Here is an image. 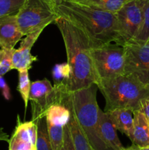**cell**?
I'll return each mask as SVG.
<instances>
[{"label":"cell","mask_w":149,"mask_h":150,"mask_svg":"<svg viewBox=\"0 0 149 150\" xmlns=\"http://www.w3.org/2000/svg\"><path fill=\"white\" fill-rule=\"evenodd\" d=\"M55 23L61 32L67 62L71 67L67 91L74 92L96 84V74L91 56L93 45L90 39L78 26L61 16H58Z\"/></svg>","instance_id":"6da1fadb"},{"label":"cell","mask_w":149,"mask_h":150,"mask_svg":"<svg viewBox=\"0 0 149 150\" xmlns=\"http://www.w3.org/2000/svg\"><path fill=\"white\" fill-rule=\"evenodd\" d=\"M58 16L67 19L78 26L90 39L93 47L109 43L123 45L118 30L115 13L71 1H64L57 6Z\"/></svg>","instance_id":"7a4b0ae2"},{"label":"cell","mask_w":149,"mask_h":150,"mask_svg":"<svg viewBox=\"0 0 149 150\" xmlns=\"http://www.w3.org/2000/svg\"><path fill=\"white\" fill-rule=\"evenodd\" d=\"M96 85L105 100V112L115 108L140 110L142 102L149 98V85L126 74L100 80Z\"/></svg>","instance_id":"3957f363"},{"label":"cell","mask_w":149,"mask_h":150,"mask_svg":"<svg viewBox=\"0 0 149 150\" xmlns=\"http://www.w3.org/2000/svg\"><path fill=\"white\" fill-rule=\"evenodd\" d=\"M98 87H89L69 92L67 100L91 147L95 150H110L101 138L99 130V107L96 101Z\"/></svg>","instance_id":"277c9868"},{"label":"cell","mask_w":149,"mask_h":150,"mask_svg":"<svg viewBox=\"0 0 149 150\" xmlns=\"http://www.w3.org/2000/svg\"><path fill=\"white\" fill-rule=\"evenodd\" d=\"M57 18L56 9L46 0H25L16 13L18 24L23 36L44 29Z\"/></svg>","instance_id":"5b68a950"},{"label":"cell","mask_w":149,"mask_h":150,"mask_svg":"<svg viewBox=\"0 0 149 150\" xmlns=\"http://www.w3.org/2000/svg\"><path fill=\"white\" fill-rule=\"evenodd\" d=\"M91 56L94 67L96 82L124 75L125 55L123 45L109 43L93 47Z\"/></svg>","instance_id":"8992f818"},{"label":"cell","mask_w":149,"mask_h":150,"mask_svg":"<svg viewBox=\"0 0 149 150\" xmlns=\"http://www.w3.org/2000/svg\"><path fill=\"white\" fill-rule=\"evenodd\" d=\"M68 92L66 85L52 86L47 79L32 82L29 94L32 121L36 123L39 119L45 117V113L50 107L55 104H61Z\"/></svg>","instance_id":"52a82bcc"},{"label":"cell","mask_w":149,"mask_h":150,"mask_svg":"<svg viewBox=\"0 0 149 150\" xmlns=\"http://www.w3.org/2000/svg\"><path fill=\"white\" fill-rule=\"evenodd\" d=\"M124 74L149 85V46L128 42L124 45Z\"/></svg>","instance_id":"ba28073f"},{"label":"cell","mask_w":149,"mask_h":150,"mask_svg":"<svg viewBox=\"0 0 149 150\" xmlns=\"http://www.w3.org/2000/svg\"><path fill=\"white\" fill-rule=\"evenodd\" d=\"M115 15L118 33L124 45L131 42L138 32L143 18L141 7L137 0H129Z\"/></svg>","instance_id":"9c48e42d"},{"label":"cell","mask_w":149,"mask_h":150,"mask_svg":"<svg viewBox=\"0 0 149 150\" xmlns=\"http://www.w3.org/2000/svg\"><path fill=\"white\" fill-rule=\"evenodd\" d=\"M43 30L40 29L27 35L24 39L22 40L20 47L17 49L15 48L12 57L13 69L18 71L29 70L32 67V63L37 60L36 56L31 54V50Z\"/></svg>","instance_id":"30bf717a"},{"label":"cell","mask_w":149,"mask_h":150,"mask_svg":"<svg viewBox=\"0 0 149 150\" xmlns=\"http://www.w3.org/2000/svg\"><path fill=\"white\" fill-rule=\"evenodd\" d=\"M23 36L18 24L16 14L0 18V47L1 48H15V45Z\"/></svg>","instance_id":"8fae6325"},{"label":"cell","mask_w":149,"mask_h":150,"mask_svg":"<svg viewBox=\"0 0 149 150\" xmlns=\"http://www.w3.org/2000/svg\"><path fill=\"white\" fill-rule=\"evenodd\" d=\"M99 130L101 138L106 146L110 150H123L124 146L121 144L117 130L108 117L106 112L99 109Z\"/></svg>","instance_id":"7c38bea8"},{"label":"cell","mask_w":149,"mask_h":150,"mask_svg":"<svg viewBox=\"0 0 149 150\" xmlns=\"http://www.w3.org/2000/svg\"><path fill=\"white\" fill-rule=\"evenodd\" d=\"M106 114L116 130L125 134L131 141L133 134V111L127 108H115L106 111Z\"/></svg>","instance_id":"4fadbf2b"},{"label":"cell","mask_w":149,"mask_h":150,"mask_svg":"<svg viewBox=\"0 0 149 150\" xmlns=\"http://www.w3.org/2000/svg\"><path fill=\"white\" fill-rule=\"evenodd\" d=\"M131 142L139 146H149V123L142 109L133 111Z\"/></svg>","instance_id":"5bb4252c"},{"label":"cell","mask_w":149,"mask_h":150,"mask_svg":"<svg viewBox=\"0 0 149 150\" xmlns=\"http://www.w3.org/2000/svg\"><path fill=\"white\" fill-rule=\"evenodd\" d=\"M68 93L67 94V95H66V97L64 98V99L63 100L61 104L68 107L70 109V111H71V117H70V122H68L67 125H68L70 136H71L72 142L74 149L92 150V147L90 145V144H89L87 137H86L84 132L83 131L81 127H80V125H79L78 122H77V119H76V117L75 115H74V112H73L72 109L71 107L70 106V105H69L68 103H67V95H68Z\"/></svg>","instance_id":"9a60e30c"},{"label":"cell","mask_w":149,"mask_h":150,"mask_svg":"<svg viewBox=\"0 0 149 150\" xmlns=\"http://www.w3.org/2000/svg\"><path fill=\"white\" fill-rule=\"evenodd\" d=\"M71 117V111L62 104H55L50 107L45 113L47 122L64 127L68 124Z\"/></svg>","instance_id":"2e32d148"},{"label":"cell","mask_w":149,"mask_h":150,"mask_svg":"<svg viewBox=\"0 0 149 150\" xmlns=\"http://www.w3.org/2000/svg\"><path fill=\"white\" fill-rule=\"evenodd\" d=\"M137 1L141 7L143 18L138 32L131 42L145 45L149 38V0H137Z\"/></svg>","instance_id":"e0dca14e"},{"label":"cell","mask_w":149,"mask_h":150,"mask_svg":"<svg viewBox=\"0 0 149 150\" xmlns=\"http://www.w3.org/2000/svg\"><path fill=\"white\" fill-rule=\"evenodd\" d=\"M36 123L37 125L36 150H53L45 117L39 119Z\"/></svg>","instance_id":"ac0fdd59"},{"label":"cell","mask_w":149,"mask_h":150,"mask_svg":"<svg viewBox=\"0 0 149 150\" xmlns=\"http://www.w3.org/2000/svg\"><path fill=\"white\" fill-rule=\"evenodd\" d=\"M129 0H86L81 4H88L100 10L116 13Z\"/></svg>","instance_id":"d6986e66"},{"label":"cell","mask_w":149,"mask_h":150,"mask_svg":"<svg viewBox=\"0 0 149 150\" xmlns=\"http://www.w3.org/2000/svg\"><path fill=\"white\" fill-rule=\"evenodd\" d=\"M71 76V67L68 62L56 64L52 70V76L55 85L67 86Z\"/></svg>","instance_id":"ffe728a7"},{"label":"cell","mask_w":149,"mask_h":150,"mask_svg":"<svg viewBox=\"0 0 149 150\" xmlns=\"http://www.w3.org/2000/svg\"><path fill=\"white\" fill-rule=\"evenodd\" d=\"M31 83H32L29 79V70H24L18 71V84L17 89L24 103L26 110L27 108L28 103L29 101Z\"/></svg>","instance_id":"44dd1931"},{"label":"cell","mask_w":149,"mask_h":150,"mask_svg":"<svg viewBox=\"0 0 149 150\" xmlns=\"http://www.w3.org/2000/svg\"><path fill=\"white\" fill-rule=\"evenodd\" d=\"M47 126L53 150H60L64 144V127L50 122H47Z\"/></svg>","instance_id":"7402d4cb"},{"label":"cell","mask_w":149,"mask_h":150,"mask_svg":"<svg viewBox=\"0 0 149 150\" xmlns=\"http://www.w3.org/2000/svg\"><path fill=\"white\" fill-rule=\"evenodd\" d=\"M25 0H0V18L18 13Z\"/></svg>","instance_id":"603a6c76"},{"label":"cell","mask_w":149,"mask_h":150,"mask_svg":"<svg viewBox=\"0 0 149 150\" xmlns=\"http://www.w3.org/2000/svg\"><path fill=\"white\" fill-rule=\"evenodd\" d=\"M15 48L6 49L2 48L1 57H0V76H4L13 69L12 57Z\"/></svg>","instance_id":"cb8c5ba5"},{"label":"cell","mask_w":149,"mask_h":150,"mask_svg":"<svg viewBox=\"0 0 149 150\" xmlns=\"http://www.w3.org/2000/svg\"><path fill=\"white\" fill-rule=\"evenodd\" d=\"M63 147H64V150H75L74 146H73L72 142L70 130H69V127L67 125L64 126V144H63Z\"/></svg>","instance_id":"d4e9b609"},{"label":"cell","mask_w":149,"mask_h":150,"mask_svg":"<svg viewBox=\"0 0 149 150\" xmlns=\"http://www.w3.org/2000/svg\"><path fill=\"white\" fill-rule=\"evenodd\" d=\"M0 89L1 90L3 97L7 100L11 99V93H10V87L7 85L5 79L3 78V76H0Z\"/></svg>","instance_id":"484cf974"},{"label":"cell","mask_w":149,"mask_h":150,"mask_svg":"<svg viewBox=\"0 0 149 150\" xmlns=\"http://www.w3.org/2000/svg\"><path fill=\"white\" fill-rule=\"evenodd\" d=\"M142 111L144 112L146 118H147L148 122L149 123V98L145 99L142 102Z\"/></svg>","instance_id":"4316f807"},{"label":"cell","mask_w":149,"mask_h":150,"mask_svg":"<svg viewBox=\"0 0 149 150\" xmlns=\"http://www.w3.org/2000/svg\"><path fill=\"white\" fill-rule=\"evenodd\" d=\"M1 141H4V142H10V139H9V136L4 131L1 127H0V142Z\"/></svg>","instance_id":"83f0119b"},{"label":"cell","mask_w":149,"mask_h":150,"mask_svg":"<svg viewBox=\"0 0 149 150\" xmlns=\"http://www.w3.org/2000/svg\"><path fill=\"white\" fill-rule=\"evenodd\" d=\"M48 2H49L53 7H55L56 9L57 6H58L59 4H61L63 2V0H46Z\"/></svg>","instance_id":"f1b7e54d"},{"label":"cell","mask_w":149,"mask_h":150,"mask_svg":"<svg viewBox=\"0 0 149 150\" xmlns=\"http://www.w3.org/2000/svg\"><path fill=\"white\" fill-rule=\"evenodd\" d=\"M123 150H140V146H137V145L133 144L131 146H129V147H124V149Z\"/></svg>","instance_id":"f546056e"},{"label":"cell","mask_w":149,"mask_h":150,"mask_svg":"<svg viewBox=\"0 0 149 150\" xmlns=\"http://www.w3.org/2000/svg\"><path fill=\"white\" fill-rule=\"evenodd\" d=\"M64 1H71V2H77V3H82L86 1V0H63Z\"/></svg>","instance_id":"4dcf8cb0"},{"label":"cell","mask_w":149,"mask_h":150,"mask_svg":"<svg viewBox=\"0 0 149 150\" xmlns=\"http://www.w3.org/2000/svg\"><path fill=\"white\" fill-rule=\"evenodd\" d=\"M140 150H149V146H140Z\"/></svg>","instance_id":"1f68e13d"},{"label":"cell","mask_w":149,"mask_h":150,"mask_svg":"<svg viewBox=\"0 0 149 150\" xmlns=\"http://www.w3.org/2000/svg\"><path fill=\"white\" fill-rule=\"evenodd\" d=\"M145 45H148V46H149V38H148V40L147 42H146Z\"/></svg>","instance_id":"d6a6232c"},{"label":"cell","mask_w":149,"mask_h":150,"mask_svg":"<svg viewBox=\"0 0 149 150\" xmlns=\"http://www.w3.org/2000/svg\"><path fill=\"white\" fill-rule=\"evenodd\" d=\"M1 52H2V48L0 47V57H1Z\"/></svg>","instance_id":"836d02e7"},{"label":"cell","mask_w":149,"mask_h":150,"mask_svg":"<svg viewBox=\"0 0 149 150\" xmlns=\"http://www.w3.org/2000/svg\"><path fill=\"white\" fill-rule=\"evenodd\" d=\"M60 150H64V147H62V148H61V149H60Z\"/></svg>","instance_id":"e575fe53"},{"label":"cell","mask_w":149,"mask_h":150,"mask_svg":"<svg viewBox=\"0 0 149 150\" xmlns=\"http://www.w3.org/2000/svg\"><path fill=\"white\" fill-rule=\"evenodd\" d=\"M92 150H95V149H93V148H92Z\"/></svg>","instance_id":"d590c367"}]
</instances>
